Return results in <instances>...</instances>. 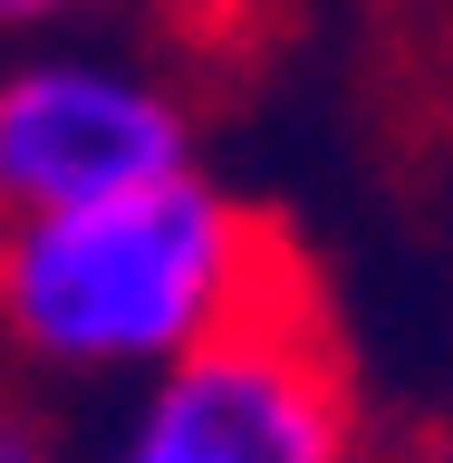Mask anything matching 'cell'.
I'll return each mask as SVG.
<instances>
[{"mask_svg": "<svg viewBox=\"0 0 453 463\" xmlns=\"http://www.w3.org/2000/svg\"><path fill=\"white\" fill-rule=\"evenodd\" d=\"M116 0H0V49L10 39H49V29H87V20H107Z\"/></svg>", "mask_w": 453, "mask_h": 463, "instance_id": "cell-5", "label": "cell"}, {"mask_svg": "<svg viewBox=\"0 0 453 463\" xmlns=\"http://www.w3.org/2000/svg\"><path fill=\"white\" fill-rule=\"evenodd\" d=\"M203 165V97L155 39L87 20L0 49V222Z\"/></svg>", "mask_w": 453, "mask_h": 463, "instance_id": "cell-3", "label": "cell"}, {"mask_svg": "<svg viewBox=\"0 0 453 463\" xmlns=\"http://www.w3.org/2000/svg\"><path fill=\"white\" fill-rule=\"evenodd\" d=\"M309 260L231 174L184 165L165 184L0 222V376L39 405H107L193 347L289 299Z\"/></svg>", "mask_w": 453, "mask_h": 463, "instance_id": "cell-1", "label": "cell"}, {"mask_svg": "<svg viewBox=\"0 0 453 463\" xmlns=\"http://www.w3.org/2000/svg\"><path fill=\"white\" fill-rule=\"evenodd\" d=\"M367 463H453V425H415V434H376Z\"/></svg>", "mask_w": 453, "mask_h": 463, "instance_id": "cell-6", "label": "cell"}, {"mask_svg": "<svg viewBox=\"0 0 453 463\" xmlns=\"http://www.w3.org/2000/svg\"><path fill=\"white\" fill-rule=\"evenodd\" d=\"M376 415L338 318L299 280L184 367L87 405L68 463H367Z\"/></svg>", "mask_w": 453, "mask_h": 463, "instance_id": "cell-2", "label": "cell"}, {"mask_svg": "<svg viewBox=\"0 0 453 463\" xmlns=\"http://www.w3.org/2000/svg\"><path fill=\"white\" fill-rule=\"evenodd\" d=\"M0 463H68V425H58V405L20 396L10 376H0Z\"/></svg>", "mask_w": 453, "mask_h": 463, "instance_id": "cell-4", "label": "cell"}]
</instances>
